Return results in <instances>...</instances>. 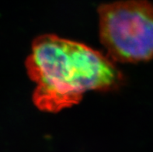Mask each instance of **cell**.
Instances as JSON below:
<instances>
[{"label": "cell", "mask_w": 153, "mask_h": 152, "mask_svg": "<svg viewBox=\"0 0 153 152\" xmlns=\"http://www.w3.org/2000/svg\"><path fill=\"white\" fill-rule=\"evenodd\" d=\"M25 66L36 83L33 103L45 112L72 107L86 92H110L124 83L121 71L100 52L54 34L35 38Z\"/></svg>", "instance_id": "1"}, {"label": "cell", "mask_w": 153, "mask_h": 152, "mask_svg": "<svg viewBox=\"0 0 153 152\" xmlns=\"http://www.w3.org/2000/svg\"><path fill=\"white\" fill-rule=\"evenodd\" d=\"M100 39L109 55L123 63L153 58V4L121 0L98 7Z\"/></svg>", "instance_id": "2"}]
</instances>
